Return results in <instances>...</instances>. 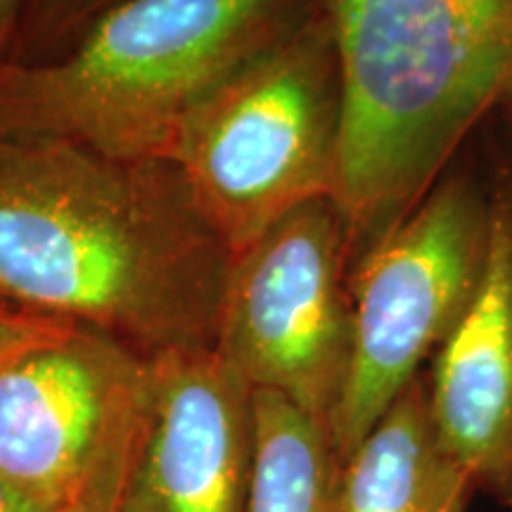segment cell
Masks as SVG:
<instances>
[{
	"label": "cell",
	"instance_id": "cell-1",
	"mask_svg": "<svg viewBox=\"0 0 512 512\" xmlns=\"http://www.w3.org/2000/svg\"><path fill=\"white\" fill-rule=\"evenodd\" d=\"M233 256L176 164L0 138V297L150 344L216 347Z\"/></svg>",
	"mask_w": 512,
	"mask_h": 512
},
{
	"label": "cell",
	"instance_id": "cell-2",
	"mask_svg": "<svg viewBox=\"0 0 512 512\" xmlns=\"http://www.w3.org/2000/svg\"><path fill=\"white\" fill-rule=\"evenodd\" d=\"M342 81L332 200L349 271L448 174L512 86V0H323Z\"/></svg>",
	"mask_w": 512,
	"mask_h": 512
},
{
	"label": "cell",
	"instance_id": "cell-3",
	"mask_svg": "<svg viewBox=\"0 0 512 512\" xmlns=\"http://www.w3.org/2000/svg\"><path fill=\"white\" fill-rule=\"evenodd\" d=\"M316 5L121 0L50 60L0 62V138L171 162L209 95Z\"/></svg>",
	"mask_w": 512,
	"mask_h": 512
},
{
	"label": "cell",
	"instance_id": "cell-4",
	"mask_svg": "<svg viewBox=\"0 0 512 512\" xmlns=\"http://www.w3.org/2000/svg\"><path fill=\"white\" fill-rule=\"evenodd\" d=\"M339 133L335 34L318 0L209 95L171 164L235 259L294 209L332 197Z\"/></svg>",
	"mask_w": 512,
	"mask_h": 512
},
{
	"label": "cell",
	"instance_id": "cell-5",
	"mask_svg": "<svg viewBox=\"0 0 512 512\" xmlns=\"http://www.w3.org/2000/svg\"><path fill=\"white\" fill-rule=\"evenodd\" d=\"M489 223L491 192L467 171H448L349 271L354 349L330 420L342 465L470 309Z\"/></svg>",
	"mask_w": 512,
	"mask_h": 512
},
{
	"label": "cell",
	"instance_id": "cell-6",
	"mask_svg": "<svg viewBox=\"0 0 512 512\" xmlns=\"http://www.w3.org/2000/svg\"><path fill=\"white\" fill-rule=\"evenodd\" d=\"M216 349L252 387L283 392L330 430L354 349L347 233L332 197L302 204L235 256Z\"/></svg>",
	"mask_w": 512,
	"mask_h": 512
},
{
	"label": "cell",
	"instance_id": "cell-7",
	"mask_svg": "<svg viewBox=\"0 0 512 512\" xmlns=\"http://www.w3.org/2000/svg\"><path fill=\"white\" fill-rule=\"evenodd\" d=\"M150 363L81 328L0 366V475L60 510L88 467L143 437Z\"/></svg>",
	"mask_w": 512,
	"mask_h": 512
},
{
	"label": "cell",
	"instance_id": "cell-8",
	"mask_svg": "<svg viewBox=\"0 0 512 512\" xmlns=\"http://www.w3.org/2000/svg\"><path fill=\"white\" fill-rule=\"evenodd\" d=\"M427 394L441 441L477 491L512 508V181L491 195L482 280L434 354Z\"/></svg>",
	"mask_w": 512,
	"mask_h": 512
},
{
	"label": "cell",
	"instance_id": "cell-9",
	"mask_svg": "<svg viewBox=\"0 0 512 512\" xmlns=\"http://www.w3.org/2000/svg\"><path fill=\"white\" fill-rule=\"evenodd\" d=\"M145 491L155 512H235L252 448V384L216 347L150 361Z\"/></svg>",
	"mask_w": 512,
	"mask_h": 512
},
{
	"label": "cell",
	"instance_id": "cell-10",
	"mask_svg": "<svg viewBox=\"0 0 512 512\" xmlns=\"http://www.w3.org/2000/svg\"><path fill=\"white\" fill-rule=\"evenodd\" d=\"M475 494L472 477L434 427L422 375L344 463V512H467Z\"/></svg>",
	"mask_w": 512,
	"mask_h": 512
},
{
	"label": "cell",
	"instance_id": "cell-11",
	"mask_svg": "<svg viewBox=\"0 0 512 512\" xmlns=\"http://www.w3.org/2000/svg\"><path fill=\"white\" fill-rule=\"evenodd\" d=\"M247 512H344V465L328 425L290 396L252 387Z\"/></svg>",
	"mask_w": 512,
	"mask_h": 512
},
{
	"label": "cell",
	"instance_id": "cell-12",
	"mask_svg": "<svg viewBox=\"0 0 512 512\" xmlns=\"http://www.w3.org/2000/svg\"><path fill=\"white\" fill-rule=\"evenodd\" d=\"M121 0H29L22 34L10 62L36 64L62 53L95 17Z\"/></svg>",
	"mask_w": 512,
	"mask_h": 512
},
{
	"label": "cell",
	"instance_id": "cell-13",
	"mask_svg": "<svg viewBox=\"0 0 512 512\" xmlns=\"http://www.w3.org/2000/svg\"><path fill=\"white\" fill-rule=\"evenodd\" d=\"M79 330L81 325L41 316L0 297V366L34 349L64 342Z\"/></svg>",
	"mask_w": 512,
	"mask_h": 512
},
{
	"label": "cell",
	"instance_id": "cell-14",
	"mask_svg": "<svg viewBox=\"0 0 512 512\" xmlns=\"http://www.w3.org/2000/svg\"><path fill=\"white\" fill-rule=\"evenodd\" d=\"M29 0H0V62L15 57Z\"/></svg>",
	"mask_w": 512,
	"mask_h": 512
},
{
	"label": "cell",
	"instance_id": "cell-15",
	"mask_svg": "<svg viewBox=\"0 0 512 512\" xmlns=\"http://www.w3.org/2000/svg\"><path fill=\"white\" fill-rule=\"evenodd\" d=\"M0 512H57L41 498L31 496L22 486L0 475Z\"/></svg>",
	"mask_w": 512,
	"mask_h": 512
},
{
	"label": "cell",
	"instance_id": "cell-16",
	"mask_svg": "<svg viewBox=\"0 0 512 512\" xmlns=\"http://www.w3.org/2000/svg\"><path fill=\"white\" fill-rule=\"evenodd\" d=\"M501 110L505 112V119H508L512 124V86L508 88V93H505V98L501 102Z\"/></svg>",
	"mask_w": 512,
	"mask_h": 512
}]
</instances>
